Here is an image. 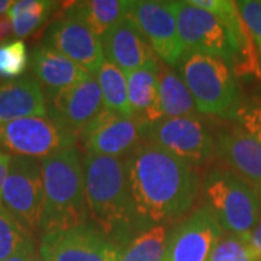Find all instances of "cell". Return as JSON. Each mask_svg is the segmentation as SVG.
Masks as SVG:
<instances>
[{"instance_id": "obj_1", "label": "cell", "mask_w": 261, "mask_h": 261, "mask_svg": "<svg viewBox=\"0 0 261 261\" xmlns=\"http://www.w3.org/2000/svg\"><path fill=\"white\" fill-rule=\"evenodd\" d=\"M126 159L138 232L168 226L193 207L202 189L195 166L145 140Z\"/></svg>"}, {"instance_id": "obj_2", "label": "cell", "mask_w": 261, "mask_h": 261, "mask_svg": "<svg viewBox=\"0 0 261 261\" xmlns=\"http://www.w3.org/2000/svg\"><path fill=\"white\" fill-rule=\"evenodd\" d=\"M89 221L123 248L138 233L126 157L87 154L83 159Z\"/></svg>"}, {"instance_id": "obj_3", "label": "cell", "mask_w": 261, "mask_h": 261, "mask_svg": "<svg viewBox=\"0 0 261 261\" xmlns=\"http://www.w3.org/2000/svg\"><path fill=\"white\" fill-rule=\"evenodd\" d=\"M44 212L41 232L61 231L89 222L84 189V168L75 147L63 149L41 161Z\"/></svg>"}, {"instance_id": "obj_4", "label": "cell", "mask_w": 261, "mask_h": 261, "mask_svg": "<svg viewBox=\"0 0 261 261\" xmlns=\"http://www.w3.org/2000/svg\"><path fill=\"white\" fill-rule=\"evenodd\" d=\"M177 67L197 112L231 121L238 118L243 109L241 93L231 67L224 60L186 51Z\"/></svg>"}, {"instance_id": "obj_5", "label": "cell", "mask_w": 261, "mask_h": 261, "mask_svg": "<svg viewBox=\"0 0 261 261\" xmlns=\"http://www.w3.org/2000/svg\"><path fill=\"white\" fill-rule=\"evenodd\" d=\"M205 206L225 232L248 238L261 216L260 190L228 168H212L202 180Z\"/></svg>"}, {"instance_id": "obj_6", "label": "cell", "mask_w": 261, "mask_h": 261, "mask_svg": "<svg viewBox=\"0 0 261 261\" xmlns=\"http://www.w3.org/2000/svg\"><path fill=\"white\" fill-rule=\"evenodd\" d=\"M77 134L49 115L0 125V149L12 157L41 160L74 147Z\"/></svg>"}, {"instance_id": "obj_7", "label": "cell", "mask_w": 261, "mask_h": 261, "mask_svg": "<svg viewBox=\"0 0 261 261\" xmlns=\"http://www.w3.org/2000/svg\"><path fill=\"white\" fill-rule=\"evenodd\" d=\"M215 151L232 171L261 190V108H243L232 126L218 132Z\"/></svg>"}, {"instance_id": "obj_8", "label": "cell", "mask_w": 261, "mask_h": 261, "mask_svg": "<svg viewBox=\"0 0 261 261\" xmlns=\"http://www.w3.org/2000/svg\"><path fill=\"white\" fill-rule=\"evenodd\" d=\"M0 205L29 232H41L44 186L41 163L28 157H12L2 189Z\"/></svg>"}, {"instance_id": "obj_9", "label": "cell", "mask_w": 261, "mask_h": 261, "mask_svg": "<svg viewBox=\"0 0 261 261\" xmlns=\"http://www.w3.org/2000/svg\"><path fill=\"white\" fill-rule=\"evenodd\" d=\"M142 140L159 145L195 167L206 164L215 154V137L196 115L166 118L145 125Z\"/></svg>"}, {"instance_id": "obj_10", "label": "cell", "mask_w": 261, "mask_h": 261, "mask_svg": "<svg viewBox=\"0 0 261 261\" xmlns=\"http://www.w3.org/2000/svg\"><path fill=\"white\" fill-rule=\"evenodd\" d=\"M122 250L89 221L74 228L42 233L39 257L42 261H119Z\"/></svg>"}, {"instance_id": "obj_11", "label": "cell", "mask_w": 261, "mask_h": 261, "mask_svg": "<svg viewBox=\"0 0 261 261\" xmlns=\"http://www.w3.org/2000/svg\"><path fill=\"white\" fill-rule=\"evenodd\" d=\"M192 6L212 13L224 27L231 47V63L235 79L251 77L261 80V63L250 29L238 10L237 2L231 0H189Z\"/></svg>"}, {"instance_id": "obj_12", "label": "cell", "mask_w": 261, "mask_h": 261, "mask_svg": "<svg viewBox=\"0 0 261 261\" xmlns=\"http://www.w3.org/2000/svg\"><path fill=\"white\" fill-rule=\"evenodd\" d=\"M173 10L180 41L186 51L216 57L231 63V47L222 23L212 13L187 2H168Z\"/></svg>"}, {"instance_id": "obj_13", "label": "cell", "mask_w": 261, "mask_h": 261, "mask_svg": "<svg viewBox=\"0 0 261 261\" xmlns=\"http://www.w3.org/2000/svg\"><path fill=\"white\" fill-rule=\"evenodd\" d=\"M128 18L137 23L160 61L168 67L178 65L186 49L178 37L176 16L168 2H132Z\"/></svg>"}, {"instance_id": "obj_14", "label": "cell", "mask_w": 261, "mask_h": 261, "mask_svg": "<svg viewBox=\"0 0 261 261\" xmlns=\"http://www.w3.org/2000/svg\"><path fill=\"white\" fill-rule=\"evenodd\" d=\"M224 232L206 206L197 207L170 231L164 261H209L215 244Z\"/></svg>"}, {"instance_id": "obj_15", "label": "cell", "mask_w": 261, "mask_h": 261, "mask_svg": "<svg viewBox=\"0 0 261 261\" xmlns=\"http://www.w3.org/2000/svg\"><path fill=\"white\" fill-rule=\"evenodd\" d=\"M44 45L56 49L92 75L97 74L106 61L99 37L70 15L56 19L48 27Z\"/></svg>"}, {"instance_id": "obj_16", "label": "cell", "mask_w": 261, "mask_h": 261, "mask_svg": "<svg viewBox=\"0 0 261 261\" xmlns=\"http://www.w3.org/2000/svg\"><path fill=\"white\" fill-rule=\"evenodd\" d=\"M144 126L134 118H122L105 109L80 135L87 154L128 157L142 141Z\"/></svg>"}, {"instance_id": "obj_17", "label": "cell", "mask_w": 261, "mask_h": 261, "mask_svg": "<svg viewBox=\"0 0 261 261\" xmlns=\"http://www.w3.org/2000/svg\"><path fill=\"white\" fill-rule=\"evenodd\" d=\"M103 111L102 93L94 75L49 96L48 115L74 134H82Z\"/></svg>"}, {"instance_id": "obj_18", "label": "cell", "mask_w": 261, "mask_h": 261, "mask_svg": "<svg viewBox=\"0 0 261 261\" xmlns=\"http://www.w3.org/2000/svg\"><path fill=\"white\" fill-rule=\"evenodd\" d=\"M100 42L106 61L121 68L125 74L160 61L147 38L128 16L109 29L100 38Z\"/></svg>"}, {"instance_id": "obj_19", "label": "cell", "mask_w": 261, "mask_h": 261, "mask_svg": "<svg viewBox=\"0 0 261 261\" xmlns=\"http://www.w3.org/2000/svg\"><path fill=\"white\" fill-rule=\"evenodd\" d=\"M31 68L34 79L47 89L48 96L56 94L77 83L84 82L89 75L83 67L77 65L56 49L39 45L31 53Z\"/></svg>"}, {"instance_id": "obj_20", "label": "cell", "mask_w": 261, "mask_h": 261, "mask_svg": "<svg viewBox=\"0 0 261 261\" xmlns=\"http://www.w3.org/2000/svg\"><path fill=\"white\" fill-rule=\"evenodd\" d=\"M47 115L45 94L34 77H19L0 84V125Z\"/></svg>"}, {"instance_id": "obj_21", "label": "cell", "mask_w": 261, "mask_h": 261, "mask_svg": "<svg viewBox=\"0 0 261 261\" xmlns=\"http://www.w3.org/2000/svg\"><path fill=\"white\" fill-rule=\"evenodd\" d=\"M159 68L160 61H155L126 74L130 111L142 125L164 119L159 102Z\"/></svg>"}, {"instance_id": "obj_22", "label": "cell", "mask_w": 261, "mask_h": 261, "mask_svg": "<svg viewBox=\"0 0 261 261\" xmlns=\"http://www.w3.org/2000/svg\"><path fill=\"white\" fill-rule=\"evenodd\" d=\"M132 2L126 0H86L70 3L65 15L83 22L99 39L128 16Z\"/></svg>"}, {"instance_id": "obj_23", "label": "cell", "mask_w": 261, "mask_h": 261, "mask_svg": "<svg viewBox=\"0 0 261 261\" xmlns=\"http://www.w3.org/2000/svg\"><path fill=\"white\" fill-rule=\"evenodd\" d=\"M159 102L163 118H181L195 115L193 96L177 71L160 63Z\"/></svg>"}, {"instance_id": "obj_24", "label": "cell", "mask_w": 261, "mask_h": 261, "mask_svg": "<svg viewBox=\"0 0 261 261\" xmlns=\"http://www.w3.org/2000/svg\"><path fill=\"white\" fill-rule=\"evenodd\" d=\"M102 93L105 109L122 118H134L128 100L126 74L109 61H105L99 73L94 75Z\"/></svg>"}, {"instance_id": "obj_25", "label": "cell", "mask_w": 261, "mask_h": 261, "mask_svg": "<svg viewBox=\"0 0 261 261\" xmlns=\"http://www.w3.org/2000/svg\"><path fill=\"white\" fill-rule=\"evenodd\" d=\"M168 226L159 225L138 232L122 250L119 261H164Z\"/></svg>"}, {"instance_id": "obj_26", "label": "cell", "mask_w": 261, "mask_h": 261, "mask_svg": "<svg viewBox=\"0 0 261 261\" xmlns=\"http://www.w3.org/2000/svg\"><path fill=\"white\" fill-rule=\"evenodd\" d=\"M56 6V2H49V0L13 2V5L8 10V16L12 20L15 38L16 39L27 38L32 32L41 28L51 16Z\"/></svg>"}, {"instance_id": "obj_27", "label": "cell", "mask_w": 261, "mask_h": 261, "mask_svg": "<svg viewBox=\"0 0 261 261\" xmlns=\"http://www.w3.org/2000/svg\"><path fill=\"white\" fill-rule=\"evenodd\" d=\"M32 244H35L32 233L0 205V261L8 260Z\"/></svg>"}, {"instance_id": "obj_28", "label": "cell", "mask_w": 261, "mask_h": 261, "mask_svg": "<svg viewBox=\"0 0 261 261\" xmlns=\"http://www.w3.org/2000/svg\"><path fill=\"white\" fill-rule=\"evenodd\" d=\"M209 261H261L248 238L224 232L215 244Z\"/></svg>"}, {"instance_id": "obj_29", "label": "cell", "mask_w": 261, "mask_h": 261, "mask_svg": "<svg viewBox=\"0 0 261 261\" xmlns=\"http://www.w3.org/2000/svg\"><path fill=\"white\" fill-rule=\"evenodd\" d=\"M29 64L27 45L22 39H13L0 45V79L16 80L25 73Z\"/></svg>"}, {"instance_id": "obj_30", "label": "cell", "mask_w": 261, "mask_h": 261, "mask_svg": "<svg viewBox=\"0 0 261 261\" xmlns=\"http://www.w3.org/2000/svg\"><path fill=\"white\" fill-rule=\"evenodd\" d=\"M237 6L247 28L251 32L261 63V0H241L237 2Z\"/></svg>"}, {"instance_id": "obj_31", "label": "cell", "mask_w": 261, "mask_h": 261, "mask_svg": "<svg viewBox=\"0 0 261 261\" xmlns=\"http://www.w3.org/2000/svg\"><path fill=\"white\" fill-rule=\"evenodd\" d=\"M13 39H16V38H15V32H13L12 20L8 16V13H5L0 16V45L8 44Z\"/></svg>"}, {"instance_id": "obj_32", "label": "cell", "mask_w": 261, "mask_h": 261, "mask_svg": "<svg viewBox=\"0 0 261 261\" xmlns=\"http://www.w3.org/2000/svg\"><path fill=\"white\" fill-rule=\"evenodd\" d=\"M5 261H38L37 255H35V244L22 248L20 251H18L15 255H12Z\"/></svg>"}, {"instance_id": "obj_33", "label": "cell", "mask_w": 261, "mask_h": 261, "mask_svg": "<svg viewBox=\"0 0 261 261\" xmlns=\"http://www.w3.org/2000/svg\"><path fill=\"white\" fill-rule=\"evenodd\" d=\"M261 195V190H260ZM248 241L251 244L252 250L255 251V254L258 255V258L261 260V216L258 219V224L255 225V228L252 229L250 237H248Z\"/></svg>"}, {"instance_id": "obj_34", "label": "cell", "mask_w": 261, "mask_h": 261, "mask_svg": "<svg viewBox=\"0 0 261 261\" xmlns=\"http://www.w3.org/2000/svg\"><path fill=\"white\" fill-rule=\"evenodd\" d=\"M10 160H12V155L0 149V197H2V189H3V185H5V180L8 177Z\"/></svg>"}, {"instance_id": "obj_35", "label": "cell", "mask_w": 261, "mask_h": 261, "mask_svg": "<svg viewBox=\"0 0 261 261\" xmlns=\"http://www.w3.org/2000/svg\"><path fill=\"white\" fill-rule=\"evenodd\" d=\"M13 5L12 0H0V16L8 13V10L10 9V6Z\"/></svg>"}]
</instances>
